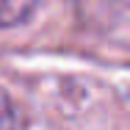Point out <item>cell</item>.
Instances as JSON below:
<instances>
[{
  "instance_id": "6da1fadb",
  "label": "cell",
  "mask_w": 130,
  "mask_h": 130,
  "mask_svg": "<svg viewBox=\"0 0 130 130\" xmlns=\"http://www.w3.org/2000/svg\"><path fill=\"white\" fill-rule=\"evenodd\" d=\"M130 0H75V17L86 30L105 33L122 20Z\"/></svg>"
},
{
  "instance_id": "7a4b0ae2",
  "label": "cell",
  "mask_w": 130,
  "mask_h": 130,
  "mask_svg": "<svg viewBox=\"0 0 130 130\" xmlns=\"http://www.w3.org/2000/svg\"><path fill=\"white\" fill-rule=\"evenodd\" d=\"M36 8L39 0H0V30L25 25Z\"/></svg>"
},
{
  "instance_id": "3957f363",
  "label": "cell",
  "mask_w": 130,
  "mask_h": 130,
  "mask_svg": "<svg viewBox=\"0 0 130 130\" xmlns=\"http://www.w3.org/2000/svg\"><path fill=\"white\" fill-rule=\"evenodd\" d=\"M20 127V116H17V108L11 103V97L0 89V130H17Z\"/></svg>"
}]
</instances>
